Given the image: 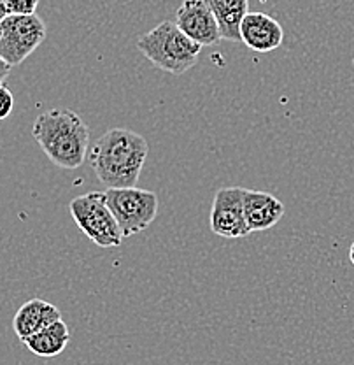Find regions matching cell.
I'll return each mask as SVG.
<instances>
[{"label": "cell", "instance_id": "cell-7", "mask_svg": "<svg viewBox=\"0 0 354 365\" xmlns=\"http://www.w3.org/2000/svg\"><path fill=\"white\" fill-rule=\"evenodd\" d=\"M244 190L227 186L216 192L211 209V230L224 239H241L249 235L244 216Z\"/></svg>", "mask_w": 354, "mask_h": 365}, {"label": "cell", "instance_id": "cell-12", "mask_svg": "<svg viewBox=\"0 0 354 365\" xmlns=\"http://www.w3.org/2000/svg\"><path fill=\"white\" fill-rule=\"evenodd\" d=\"M216 23H218L219 36L227 41H241V26L244 18L249 13L247 0H209Z\"/></svg>", "mask_w": 354, "mask_h": 365}, {"label": "cell", "instance_id": "cell-18", "mask_svg": "<svg viewBox=\"0 0 354 365\" xmlns=\"http://www.w3.org/2000/svg\"><path fill=\"white\" fill-rule=\"evenodd\" d=\"M349 258H351L353 265H354V242L351 245V248H349Z\"/></svg>", "mask_w": 354, "mask_h": 365}, {"label": "cell", "instance_id": "cell-14", "mask_svg": "<svg viewBox=\"0 0 354 365\" xmlns=\"http://www.w3.org/2000/svg\"><path fill=\"white\" fill-rule=\"evenodd\" d=\"M4 6H6L7 16H30V14H36L39 2L37 0H4Z\"/></svg>", "mask_w": 354, "mask_h": 365}, {"label": "cell", "instance_id": "cell-5", "mask_svg": "<svg viewBox=\"0 0 354 365\" xmlns=\"http://www.w3.org/2000/svg\"><path fill=\"white\" fill-rule=\"evenodd\" d=\"M105 202L116 218L123 237L146 230L158 215V195L142 188H109Z\"/></svg>", "mask_w": 354, "mask_h": 365}, {"label": "cell", "instance_id": "cell-19", "mask_svg": "<svg viewBox=\"0 0 354 365\" xmlns=\"http://www.w3.org/2000/svg\"><path fill=\"white\" fill-rule=\"evenodd\" d=\"M0 86H2V83H0Z\"/></svg>", "mask_w": 354, "mask_h": 365}, {"label": "cell", "instance_id": "cell-1", "mask_svg": "<svg viewBox=\"0 0 354 365\" xmlns=\"http://www.w3.org/2000/svg\"><path fill=\"white\" fill-rule=\"evenodd\" d=\"M150 155V144L128 128H111L90 146L88 162L109 188H133Z\"/></svg>", "mask_w": 354, "mask_h": 365}, {"label": "cell", "instance_id": "cell-6", "mask_svg": "<svg viewBox=\"0 0 354 365\" xmlns=\"http://www.w3.org/2000/svg\"><path fill=\"white\" fill-rule=\"evenodd\" d=\"M46 23L37 14L7 16L0 23V58L7 66H20L46 39Z\"/></svg>", "mask_w": 354, "mask_h": 365}, {"label": "cell", "instance_id": "cell-8", "mask_svg": "<svg viewBox=\"0 0 354 365\" xmlns=\"http://www.w3.org/2000/svg\"><path fill=\"white\" fill-rule=\"evenodd\" d=\"M177 29L199 46H214L222 41L218 23L209 0H186L176 13Z\"/></svg>", "mask_w": 354, "mask_h": 365}, {"label": "cell", "instance_id": "cell-4", "mask_svg": "<svg viewBox=\"0 0 354 365\" xmlns=\"http://www.w3.org/2000/svg\"><path fill=\"white\" fill-rule=\"evenodd\" d=\"M71 215L90 241L100 248H116L123 242L120 225L105 202L104 192H90L72 200Z\"/></svg>", "mask_w": 354, "mask_h": 365}, {"label": "cell", "instance_id": "cell-17", "mask_svg": "<svg viewBox=\"0 0 354 365\" xmlns=\"http://www.w3.org/2000/svg\"><path fill=\"white\" fill-rule=\"evenodd\" d=\"M7 18V13H6V6H4V0H0V23Z\"/></svg>", "mask_w": 354, "mask_h": 365}, {"label": "cell", "instance_id": "cell-9", "mask_svg": "<svg viewBox=\"0 0 354 365\" xmlns=\"http://www.w3.org/2000/svg\"><path fill=\"white\" fill-rule=\"evenodd\" d=\"M241 41L256 53H270L281 48L284 30L281 23L266 13H247L241 26Z\"/></svg>", "mask_w": 354, "mask_h": 365}, {"label": "cell", "instance_id": "cell-15", "mask_svg": "<svg viewBox=\"0 0 354 365\" xmlns=\"http://www.w3.org/2000/svg\"><path fill=\"white\" fill-rule=\"evenodd\" d=\"M14 108V95L6 85L0 86V120H6Z\"/></svg>", "mask_w": 354, "mask_h": 365}, {"label": "cell", "instance_id": "cell-11", "mask_svg": "<svg viewBox=\"0 0 354 365\" xmlns=\"http://www.w3.org/2000/svg\"><path fill=\"white\" fill-rule=\"evenodd\" d=\"M60 319H62V313L58 307L43 299H32L23 304L14 314L13 329L21 342H25L28 337L36 336L37 332Z\"/></svg>", "mask_w": 354, "mask_h": 365}, {"label": "cell", "instance_id": "cell-10", "mask_svg": "<svg viewBox=\"0 0 354 365\" xmlns=\"http://www.w3.org/2000/svg\"><path fill=\"white\" fill-rule=\"evenodd\" d=\"M284 212V204L272 193L244 190V216L249 232H261L276 227Z\"/></svg>", "mask_w": 354, "mask_h": 365}, {"label": "cell", "instance_id": "cell-16", "mask_svg": "<svg viewBox=\"0 0 354 365\" xmlns=\"http://www.w3.org/2000/svg\"><path fill=\"white\" fill-rule=\"evenodd\" d=\"M9 72H11V66H7V63L0 58V83H2V85L4 81H6L7 76H9Z\"/></svg>", "mask_w": 354, "mask_h": 365}, {"label": "cell", "instance_id": "cell-13", "mask_svg": "<svg viewBox=\"0 0 354 365\" xmlns=\"http://www.w3.org/2000/svg\"><path fill=\"white\" fill-rule=\"evenodd\" d=\"M68 341H71V332L68 327L60 319V322L53 323V325L46 327V329L37 332L36 336L28 337L25 341V346L37 356H56L67 348Z\"/></svg>", "mask_w": 354, "mask_h": 365}, {"label": "cell", "instance_id": "cell-3", "mask_svg": "<svg viewBox=\"0 0 354 365\" xmlns=\"http://www.w3.org/2000/svg\"><path fill=\"white\" fill-rule=\"evenodd\" d=\"M137 48L160 71L181 76L195 66L202 46L188 39L174 21H162L139 37Z\"/></svg>", "mask_w": 354, "mask_h": 365}, {"label": "cell", "instance_id": "cell-2", "mask_svg": "<svg viewBox=\"0 0 354 365\" xmlns=\"http://www.w3.org/2000/svg\"><path fill=\"white\" fill-rule=\"evenodd\" d=\"M32 135L60 169H79L88 157L90 128L72 109H49L33 121Z\"/></svg>", "mask_w": 354, "mask_h": 365}]
</instances>
